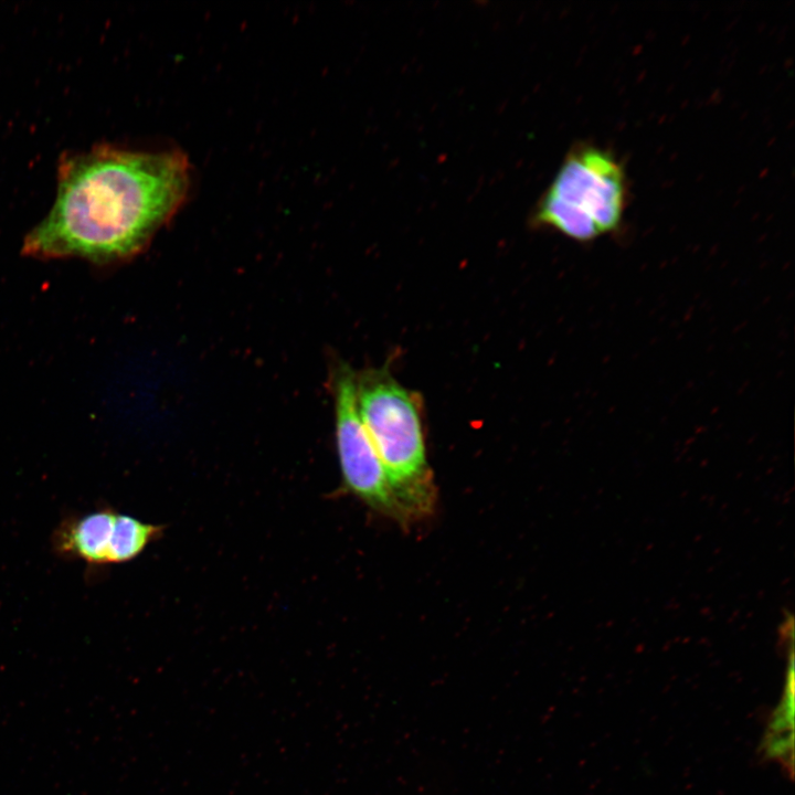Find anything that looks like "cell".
Here are the masks:
<instances>
[{
    "mask_svg": "<svg viewBox=\"0 0 795 795\" xmlns=\"http://www.w3.org/2000/svg\"><path fill=\"white\" fill-rule=\"evenodd\" d=\"M188 188V159L176 150L102 145L64 155L53 205L26 234L22 252L96 264L125 259L176 213Z\"/></svg>",
    "mask_w": 795,
    "mask_h": 795,
    "instance_id": "obj_1",
    "label": "cell"
},
{
    "mask_svg": "<svg viewBox=\"0 0 795 795\" xmlns=\"http://www.w3.org/2000/svg\"><path fill=\"white\" fill-rule=\"evenodd\" d=\"M357 403L409 523L430 516L437 494L426 457L420 399L389 370L372 369L357 378Z\"/></svg>",
    "mask_w": 795,
    "mask_h": 795,
    "instance_id": "obj_2",
    "label": "cell"
},
{
    "mask_svg": "<svg viewBox=\"0 0 795 795\" xmlns=\"http://www.w3.org/2000/svg\"><path fill=\"white\" fill-rule=\"evenodd\" d=\"M627 181L618 159L592 144L576 145L540 199L532 222L580 243L622 230Z\"/></svg>",
    "mask_w": 795,
    "mask_h": 795,
    "instance_id": "obj_3",
    "label": "cell"
},
{
    "mask_svg": "<svg viewBox=\"0 0 795 795\" xmlns=\"http://www.w3.org/2000/svg\"><path fill=\"white\" fill-rule=\"evenodd\" d=\"M336 443L343 484L372 510L401 527L410 523L401 509L380 457L361 420L357 403V378L341 364L333 381Z\"/></svg>",
    "mask_w": 795,
    "mask_h": 795,
    "instance_id": "obj_4",
    "label": "cell"
},
{
    "mask_svg": "<svg viewBox=\"0 0 795 795\" xmlns=\"http://www.w3.org/2000/svg\"><path fill=\"white\" fill-rule=\"evenodd\" d=\"M116 511L99 507L64 517L54 529L52 549L61 559L82 561L89 570L109 565V547Z\"/></svg>",
    "mask_w": 795,
    "mask_h": 795,
    "instance_id": "obj_5",
    "label": "cell"
},
{
    "mask_svg": "<svg viewBox=\"0 0 795 795\" xmlns=\"http://www.w3.org/2000/svg\"><path fill=\"white\" fill-rule=\"evenodd\" d=\"M159 532L160 528L157 526L117 512L109 547V564L135 559L158 537Z\"/></svg>",
    "mask_w": 795,
    "mask_h": 795,
    "instance_id": "obj_6",
    "label": "cell"
}]
</instances>
